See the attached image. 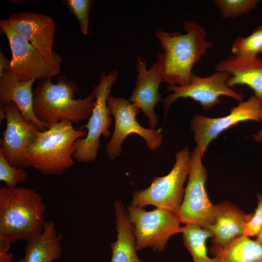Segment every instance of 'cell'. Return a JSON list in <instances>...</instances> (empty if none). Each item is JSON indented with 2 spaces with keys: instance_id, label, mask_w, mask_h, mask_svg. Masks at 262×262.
Wrapping results in <instances>:
<instances>
[{
  "instance_id": "obj_12",
  "label": "cell",
  "mask_w": 262,
  "mask_h": 262,
  "mask_svg": "<svg viewBox=\"0 0 262 262\" xmlns=\"http://www.w3.org/2000/svg\"><path fill=\"white\" fill-rule=\"evenodd\" d=\"M262 103L254 96L239 102L233 107L230 113L223 117L211 118L195 115L190 128L196 143L203 156L211 141L220 133L240 122L252 120L261 121Z\"/></svg>"
},
{
  "instance_id": "obj_27",
  "label": "cell",
  "mask_w": 262,
  "mask_h": 262,
  "mask_svg": "<svg viewBox=\"0 0 262 262\" xmlns=\"http://www.w3.org/2000/svg\"><path fill=\"white\" fill-rule=\"evenodd\" d=\"M257 198V207L244 230V235L249 237L256 236L262 228V194H258Z\"/></svg>"
},
{
  "instance_id": "obj_7",
  "label": "cell",
  "mask_w": 262,
  "mask_h": 262,
  "mask_svg": "<svg viewBox=\"0 0 262 262\" xmlns=\"http://www.w3.org/2000/svg\"><path fill=\"white\" fill-rule=\"evenodd\" d=\"M132 224L137 250L151 248L162 252L169 239L181 233V223L177 213L158 208L151 211L131 205L127 208Z\"/></svg>"
},
{
  "instance_id": "obj_8",
  "label": "cell",
  "mask_w": 262,
  "mask_h": 262,
  "mask_svg": "<svg viewBox=\"0 0 262 262\" xmlns=\"http://www.w3.org/2000/svg\"><path fill=\"white\" fill-rule=\"evenodd\" d=\"M107 106L110 115L115 120L114 130L105 149L109 159L114 160L121 154L124 140L131 134L141 136L151 150H156L162 145L163 136L161 129L146 128L141 126L136 118L140 110L129 99L110 95L107 98Z\"/></svg>"
},
{
  "instance_id": "obj_32",
  "label": "cell",
  "mask_w": 262,
  "mask_h": 262,
  "mask_svg": "<svg viewBox=\"0 0 262 262\" xmlns=\"http://www.w3.org/2000/svg\"><path fill=\"white\" fill-rule=\"evenodd\" d=\"M256 236V238L255 240L262 245V228Z\"/></svg>"
},
{
  "instance_id": "obj_13",
  "label": "cell",
  "mask_w": 262,
  "mask_h": 262,
  "mask_svg": "<svg viewBox=\"0 0 262 262\" xmlns=\"http://www.w3.org/2000/svg\"><path fill=\"white\" fill-rule=\"evenodd\" d=\"M6 115V127L0 139V149L6 160L12 166L18 168L32 166L26 155V151L42 131L33 122L25 121L16 104L10 102L0 104Z\"/></svg>"
},
{
  "instance_id": "obj_18",
  "label": "cell",
  "mask_w": 262,
  "mask_h": 262,
  "mask_svg": "<svg viewBox=\"0 0 262 262\" xmlns=\"http://www.w3.org/2000/svg\"><path fill=\"white\" fill-rule=\"evenodd\" d=\"M36 80L21 81L8 71L0 76V104L13 102L17 107L23 118L33 122L42 131L47 128L35 116L33 106V84Z\"/></svg>"
},
{
  "instance_id": "obj_30",
  "label": "cell",
  "mask_w": 262,
  "mask_h": 262,
  "mask_svg": "<svg viewBox=\"0 0 262 262\" xmlns=\"http://www.w3.org/2000/svg\"><path fill=\"white\" fill-rule=\"evenodd\" d=\"M261 120L262 121V110L261 112ZM252 137L256 141L262 142V128L258 132L253 135Z\"/></svg>"
},
{
  "instance_id": "obj_24",
  "label": "cell",
  "mask_w": 262,
  "mask_h": 262,
  "mask_svg": "<svg viewBox=\"0 0 262 262\" xmlns=\"http://www.w3.org/2000/svg\"><path fill=\"white\" fill-rule=\"evenodd\" d=\"M258 0H215L214 2L219 9L221 16L224 18H236L249 13L255 9Z\"/></svg>"
},
{
  "instance_id": "obj_20",
  "label": "cell",
  "mask_w": 262,
  "mask_h": 262,
  "mask_svg": "<svg viewBox=\"0 0 262 262\" xmlns=\"http://www.w3.org/2000/svg\"><path fill=\"white\" fill-rule=\"evenodd\" d=\"M62 239L54 222L45 221L42 233L26 242L24 256L17 262H53L59 260L63 253Z\"/></svg>"
},
{
  "instance_id": "obj_31",
  "label": "cell",
  "mask_w": 262,
  "mask_h": 262,
  "mask_svg": "<svg viewBox=\"0 0 262 262\" xmlns=\"http://www.w3.org/2000/svg\"><path fill=\"white\" fill-rule=\"evenodd\" d=\"M6 118V115L3 108L0 106V122Z\"/></svg>"
},
{
  "instance_id": "obj_16",
  "label": "cell",
  "mask_w": 262,
  "mask_h": 262,
  "mask_svg": "<svg viewBox=\"0 0 262 262\" xmlns=\"http://www.w3.org/2000/svg\"><path fill=\"white\" fill-rule=\"evenodd\" d=\"M252 213H246L229 201L215 205L213 219L204 228L212 235L213 245L210 249L211 253L214 255L235 239L244 235L246 225Z\"/></svg>"
},
{
  "instance_id": "obj_3",
  "label": "cell",
  "mask_w": 262,
  "mask_h": 262,
  "mask_svg": "<svg viewBox=\"0 0 262 262\" xmlns=\"http://www.w3.org/2000/svg\"><path fill=\"white\" fill-rule=\"evenodd\" d=\"M46 205L41 196L25 187L0 188V235L26 242L44 230Z\"/></svg>"
},
{
  "instance_id": "obj_23",
  "label": "cell",
  "mask_w": 262,
  "mask_h": 262,
  "mask_svg": "<svg viewBox=\"0 0 262 262\" xmlns=\"http://www.w3.org/2000/svg\"><path fill=\"white\" fill-rule=\"evenodd\" d=\"M231 51L234 55L257 57L262 52V25L247 36L237 37L232 43Z\"/></svg>"
},
{
  "instance_id": "obj_6",
  "label": "cell",
  "mask_w": 262,
  "mask_h": 262,
  "mask_svg": "<svg viewBox=\"0 0 262 262\" xmlns=\"http://www.w3.org/2000/svg\"><path fill=\"white\" fill-rule=\"evenodd\" d=\"M117 76L116 70H112L107 74L102 72L98 84L93 88L92 92L95 97V106L87 123L81 127L82 130H87V134L77 141L76 149L73 154L74 159L79 163L94 161L100 148L101 136L108 137L111 135L110 128L112 118L108 108L107 98Z\"/></svg>"
},
{
  "instance_id": "obj_19",
  "label": "cell",
  "mask_w": 262,
  "mask_h": 262,
  "mask_svg": "<svg viewBox=\"0 0 262 262\" xmlns=\"http://www.w3.org/2000/svg\"><path fill=\"white\" fill-rule=\"evenodd\" d=\"M116 240L110 244L111 262H144L138 257L133 228L128 213L119 200L115 202Z\"/></svg>"
},
{
  "instance_id": "obj_15",
  "label": "cell",
  "mask_w": 262,
  "mask_h": 262,
  "mask_svg": "<svg viewBox=\"0 0 262 262\" xmlns=\"http://www.w3.org/2000/svg\"><path fill=\"white\" fill-rule=\"evenodd\" d=\"M136 68V82L129 99L147 117L149 127L155 129L158 122L155 107L164 100L159 93L163 79L156 62L147 69L145 59L138 55Z\"/></svg>"
},
{
  "instance_id": "obj_4",
  "label": "cell",
  "mask_w": 262,
  "mask_h": 262,
  "mask_svg": "<svg viewBox=\"0 0 262 262\" xmlns=\"http://www.w3.org/2000/svg\"><path fill=\"white\" fill-rule=\"evenodd\" d=\"M87 134L69 121L50 125L39 131L26 151L31 166L43 175H61L74 163L76 143Z\"/></svg>"
},
{
  "instance_id": "obj_1",
  "label": "cell",
  "mask_w": 262,
  "mask_h": 262,
  "mask_svg": "<svg viewBox=\"0 0 262 262\" xmlns=\"http://www.w3.org/2000/svg\"><path fill=\"white\" fill-rule=\"evenodd\" d=\"M183 27L184 33L162 30L155 33L162 50L156 63L163 82L169 85L188 84L194 66L213 46L206 38V29L196 21L185 19Z\"/></svg>"
},
{
  "instance_id": "obj_17",
  "label": "cell",
  "mask_w": 262,
  "mask_h": 262,
  "mask_svg": "<svg viewBox=\"0 0 262 262\" xmlns=\"http://www.w3.org/2000/svg\"><path fill=\"white\" fill-rule=\"evenodd\" d=\"M215 70L229 75L227 84L230 88L248 86L262 103V59L232 55L219 61Z\"/></svg>"
},
{
  "instance_id": "obj_10",
  "label": "cell",
  "mask_w": 262,
  "mask_h": 262,
  "mask_svg": "<svg viewBox=\"0 0 262 262\" xmlns=\"http://www.w3.org/2000/svg\"><path fill=\"white\" fill-rule=\"evenodd\" d=\"M2 33L8 39L12 52L8 72L21 81L51 79L58 76L57 71L32 44L17 32L8 19H0Z\"/></svg>"
},
{
  "instance_id": "obj_22",
  "label": "cell",
  "mask_w": 262,
  "mask_h": 262,
  "mask_svg": "<svg viewBox=\"0 0 262 262\" xmlns=\"http://www.w3.org/2000/svg\"><path fill=\"white\" fill-rule=\"evenodd\" d=\"M181 233L193 262H218L216 257L208 255L206 242L212 235L208 230L199 225L186 224L181 228Z\"/></svg>"
},
{
  "instance_id": "obj_14",
  "label": "cell",
  "mask_w": 262,
  "mask_h": 262,
  "mask_svg": "<svg viewBox=\"0 0 262 262\" xmlns=\"http://www.w3.org/2000/svg\"><path fill=\"white\" fill-rule=\"evenodd\" d=\"M8 20L11 26L60 73L62 58L53 50L56 31L53 20L46 15L24 12L13 15Z\"/></svg>"
},
{
  "instance_id": "obj_2",
  "label": "cell",
  "mask_w": 262,
  "mask_h": 262,
  "mask_svg": "<svg viewBox=\"0 0 262 262\" xmlns=\"http://www.w3.org/2000/svg\"><path fill=\"white\" fill-rule=\"evenodd\" d=\"M76 83L58 75L56 83L51 79L40 81L33 90L34 114L47 129L54 123L69 121L79 124L88 119L95 104L92 92L83 98H74Z\"/></svg>"
},
{
  "instance_id": "obj_29",
  "label": "cell",
  "mask_w": 262,
  "mask_h": 262,
  "mask_svg": "<svg viewBox=\"0 0 262 262\" xmlns=\"http://www.w3.org/2000/svg\"><path fill=\"white\" fill-rule=\"evenodd\" d=\"M11 60H9L1 51H0V76L7 71H8Z\"/></svg>"
},
{
  "instance_id": "obj_9",
  "label": "cell",
  "mask_w": 262,
  "mask_h": 262,
  "mask_svg": "<svg viewBox=\"0 0 262 262\" xmlns=\"http://www.w3.org/2000/svg\"><path fill=\"white\" fill-rule=\"evenodd\" d=\"M202 157L199 147H195L191 154L187 183L177 215L181 223L197 225L204 228L213 219L215 205L210 200L206 190L208 173L202 164Z\"/></svg>"
},
{
  "instance_id": "obj_21",
  "label": "cell",
  "mask_w": 262,
  "mask_h": 262,
  "mask_svg": "<svg viewBox=\"0 0 262 262\" xmlns=\"http://www.w3.org/2000/svg\"><path fill=\"white\" fill-rule=\"evenodd\" d=\"M213 255L218 262H262V245L243 235Z\"/></svg>"
},
{
  "instance_id": "obj_25",
  "label": "cell",
  "mask_w": 262,
  "mask_h": 262,
  "mask_svg": "<svg viewBox=\"0 0 262 262\" xmlns=\"http://www.w3.org/2000/svg\"><path fill=\"white\" fill-rule=\"evenodd\" d=\"M92 0H65L64 3L69 9L78 20L82 33L87 36L88 33L89 14L95 3Z\"/></svg>"
},
{
  "instance_id": "obj_11",
  "label": "cell",
  "mask_w": 262,
  "mask_h": 262,
  "mask_svg": "<svg viewBox=\"0 0 262 262\" xmlns=\"http://www.w3.org/2000/svg\"><path fill=\"white\" fill-rule=\"evenodd\" d=\"M229 77L228 73L222 71H216L205 77H199L193 72L188 84L184 86L168 85L166 91L172 93L164 98L165 114L179 98H191L198 102L206 111L219 103L221 96L229 97L239 102L243 101L242 95L227 85Z\"/></svg>"
},
{
  "instance_id": "obj_26",
  "label": "cell",
  "mask_w": 262,
  "mask_h": 262,
  "mask_svg": "<svg viewBox=\"0 0 262 262\" xmlns=\"http://www.w3.org/2000/svg\"><path fill=\"white\" fill-rule=\"evenodd\" d=\"M28 174L23 168L11 165L6 160L2 150L0 149V180L9 188H15L19 183L27 180Z\"/></svg>"
},
{
  "instance_id": "obj_28",
  "label": "cell",
  "mask_w": 262,
  "mask_h": 262,
  "mask_svg": "<svg viewBox=\"0 0 262 262\" xmlns=\"http://www.w3.org/2000/svg\"><path fill=\"white\" fill-rule=\"evenodd\" d=\"M11 241L7 238L0 235V262H11L13 255L8 253Z\"/></svg>"
},
{
  "instance_id": "obj_5",
  "label": "cell",
  "mask_w": 262,
  "mask_h": 262,
  "mask_svg": "<svg viewBox=\"0 0 262 262\" xmlns=\"http://www.w3.org/2000/svg\"><path fill=\"white\" fill-rule=\"evenodd\" d=\"M190 163L186 146L176 154L175 163L168 174L154 177L149 187L133 192L131 204L143 208L152 205L177 213L183 200Z\"/></svg>"
},
{
  "instance_id": "obj_33",
  "label": "cell",
  "mask_w": 262,
  "mask_h": 262,
  "mask_svg": "<svg viewBox=\"0 0 262 262\" xmlns=\"http://www.w3.org/2000/svg\"></svg>"
}]
</instances>
